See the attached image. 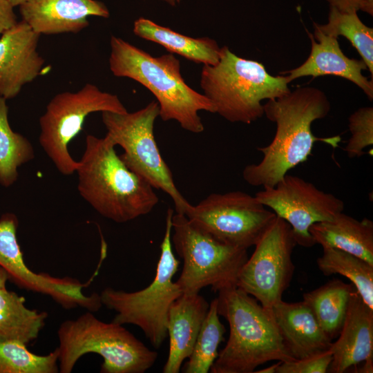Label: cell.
<instances>
[{
  "label": "cell",
  "mask_w": 373,
  "mask_h": 373,
  "mask_svg": "<svg viewBox=\"0 0 373 373\" xmlns=\"http://www.w3.org/2000/svg\"><path fill=\"white\" fill-rule=\"evenodd\" d=\"M285 75L273 76L258 61L245 59L224 46L215 65H203L200 87L215 113L231 122L251 124L264 115V99H273L290 89Z\"/></svg>",
  "instance_id": "obj_5"
},
{
  "label": "cell",
  "mask_w": 373,
  "mask_h": 373,
  "mask_svg": "<svg viewBox=\"0 0 373 373\" xmlns=\"http://www.w3.org/2000/svg\"><path fill=\"white\" fill-rule=\"evenodd\" d=\"M332 361L329 350L305 358L281 361L276 373H325Z\"/></svg>",
  "instance_id": "obj_30"
},
{
  "label": "cell",
  "mask_w": 373,
  "mask_h": 373,
  "mask_svg": "<svg viewBox=\"0 0 373 373\" xmlns=\"http://www.w3.org/2000/svg\"><path fill=\"white\" fill-rule=\"evenodd\" d=\"M8 280V278L6 272L0 267V287H6Z\"/></svg>",
  "instance_id": "obj_34"
},
{
  "label": "cell",
  "mask_w": 373,
  "mask_h": 373,
  "mask_svg": "<svg viewBox=\"0 0 373 373\" xmlns=\"http://www.w3.org/2000/svg\"><path fill=\"white\" fill-rule=\"evenodd\" d=\"M134 34L145 40L156 43L170 53L203 65H215L220 58V48L208 37H191L140 17L133 23Z\"/></svg>",
  "instance_id": "obj_21"
},
{
  "label": "cell",
  "mask_w": 373,
  "mask_h": 373,
  "mask_svg": "<svg viewBox=\"0 0 373 373\" xmlns=\"http://www.w3.org/2000/svg\"><path fill=\"white\" fill-rule=\"evenodd\" d=\"M6 100L0 96V184L8 187L17 181L18 168L35 157V151L26 137L11 128Z\"/></svg>",
  "instance_id": "obj_25"
},
{
  "label": "cell",
  "mask_w": 373,
  "mask_h": 373,
  "mask_svg": "<svg viewBox=\"0 0 373 373\" xmlns=\"http://www.w3.org/2000/svg\"><path fill=\"white\" fill-rule=\"evenodd\" d=\"M195 227L222 242L247 249L259 240L276 215L240 191L211 193L184 213Z\"/></svg>",
  "instance_id": "obj_11"
},
{
  "label": "cell",
  "mask_w": 373,
  "mask_h": 373,
  "mask_svg": "<svg viewBox=\"0 0 373 373\" xmlns=\"http://www.w3.org/2000/svg\"><path fill=\"white\" fill-rule=\"evenodd\" d=\"M174 212L171 208L167 210L160 256L155 276L150 285L131 292L106 287L99 294L102 305L116 312L113 322L139 327L155 349L161 347L168 336L169 308L182 294L178 283L173 280L180 263L175 257L171 242Z\"/></svg>",
  "instance_id": "obj_7"
},
{
  "label": "cell",
  "mask_w": 373,
  "mask_h": 373,
  "mask_svg": "<svg viewBox=\"0 0 373 373\" xmlns=\"http://www.w3.org/2000/svg\"><path fill=\"white\" fill-rule=\"evenodd\" d=\"M296 245L290 225L276 216L240 269L236 287L270 311L282 300L292 278L291 254Z\"/></svg>",
  "instance_id": "obj_12"
},
{
  "label": "cell",
  "mask_w": 373,
  "mask_h": 373,
  "mask_svg": "<svg viewBox=\"0 0 373 373\" xmlns=\"http://www.w3.org/2000/svg\"><path fill=\"white\" fill-rule=\"evenodd\" d=\"M164 1L171 6H175L180 3L182 0H160Z\"/></svg>",
  "instance_id": "obj_36"
},
{
  "label": "cell",
  "mask_w": 373,
  "mask_h": 373,
  "mask_svg": "<svg viewBox=\"0 0 373 373\" xmlns=\"http://www.w3.org/2000/svg\"><path fill=\"white\" fill-rule=\"evenodd\" d=\"M58 350L38 355L16 341L0 342V373H57Z\"/></svg>",
  "instance_id": "obj_28"
},
{
  "label": "cell",
  "mask_w": 373,
  "mask_h": 373,
  "mask_svg": "<svg viewBox=\"0 0 373 373\" xmlns=\"http://www.w3.org/2000/svg\"><path fill=\"white\" fill-rule=\"evenodd\" d=\"M309 231L316 244L353 254L373 265V222L358 220L343 211L332 220L316 222Z\"/></svg>",
  "instance_id": "obj_20"
},
{
  "label": "cell",
  "mask_w": 373,
  "mask_h": 373,
  "mask_svg": "<svg viewBox=\"0 0 373 373\" xmlns=\"http://www.w3.org/2000/svg\"><path fill=\"white\" fill-rule=\"evenodd\" d=\"M313 26L325 35L345 37L361 55L373 80V29L362 22L357 12H341L329 7L327 22Z\"/></svg>",
  "instance_id": "obj_26"
},
{
  "label": "cell",
  "mask_w": 373,
  "mask_h": 373,
  "mask_svg": "<svg viewBox=\"0 0 373 373\" xmlns=\"http://www.w3.org/2000/svg\"><path fill=\"white\" fill-rule=\"evenodd\" d=\"M14 8L7 0H0V35L17 23Z\"/></svg>",
  "instance_id": "obj_32"
},
{
  "label": "cell",
  "mask_w": 373,
  "mask_h": 373,
  "mask_svg": "<svg viewBox=\"0 0 373 373\" xmlns=\"http://www.w3.org/2000/svg\"><path fill=\"white\" fill-rule=\"evenodd\" d=\"M329 7L341 12H358L361 10L372 16L373 0H327Z\"/></svg>",
  "instance_id": "obj_31"
},
{
  "label": "cell",
  "mask_w": 373,
  "mask_h": 373,
  "mask_svg": "<svg viewBox=\"0 0 373 373\" xmlns=\"http://www.w3.org/2000/svg\"><path fill=\"white\" fill-rule=\"evenodd\" d=\"M314 26V34L307 31L311 40V51L307 59L298 67L281 73L288 82L296 79L312 76L317 77L334 75L350 81L367 95L373 99V80L362 73L367 69L364 61L347 57L342 51L338 38L323 33Z\"/></svg>",
  "instance_id": "obj_17"
},
{
  "label": "cell",
  "mask_w": 373,
  "mask_h": 373,
  "mask_svg": "<svg viewBox=\"0 0 373 373\" xmlns=\"http://www.w3.org/2000/svg\"><path fill=\"white\" fill-rule=\"evenodd\" d=\"M270 312L287 351L295 360L329 350L332 340L305 301L287 303L281 300Z\"/></svg>",
  "instance_id": "obj_18"
},
{
  "label": "cell",
  "mask_w": 373,
  "mask_h": 373,
  "mask_svg": "<svg viewBox=\"0 0 373 373\" xmlns=\"http://www.w3.org/2000/svg\"><path fill=\"white\" fill-rule=\"evenodd\" d=\"M9 1L14 7L20 6L28 0H7Z\"/></svg>",
  "instance_id": "obj_35"
},
{
  "label": "cell",
  "mask_w": 373,
  "mask_h": 373,
  "mask_svg": "<svg viewBox=\"0 0 373 373\" xmlns=\"http://www.w3.org/2000/svg\"><path fill=\"white\" fill-rule=\"evenodd\" d=\"M160 115L157 101L145 107L124 113L102 112V120L126 166L149 183L166 193L173 200L175 212L184 214L191 204L178 189L173 174L163 159L154 135V124Z\"/></svg>",
  "instance_id": "obj_9"
},
{
  "label": "cell",
  "mask_w": 373,
  "mask_h": 373,
  "mask_svg": "<svg viewBox=\"0 0 373 373\" xmlns=\"http://www.w3.org/2000/svg\"><path fill=\"white\" fill-rule=\"evenodd\" d=\"M263 109L267 119L276 124V133L269 144L258 148L262 160L242 170V178L249 184L275 186L290 169L308 158L317 141L338 146L339 136L321 138L312 131L313 122L325 117L331 110L330 102L321 90L298 87L267 100Z\"/></svg>",
  "instance_id": "obj_1"
},
{
  "label": "cell",
  "mask_w": 373,
  "mask_h": 373,
  "mask_svg": "<svg viewBox=\"0 0 373 373\" xmlns=\"http://www.w3.org/2000/svg\"><path fill=\"white\" fill-rule=\"evenodd\" d=\"M25 303L23 296L0 287V342L16 341L27 345L38 338L48 313Z\"/></svg>",
  "instance_id": "obj_22"
},
{
  "label": "cell",
  "mask_w": 373,
  "mask_h": 373,
  "mask_svg": "<svg viewBox=\"0 0 373 373\" xmlns=\"http://www.w3.org/2000/svg\"><path fill=\"white\" fill-rule=\"evenodd\" d=\"M110 45L109 68L114 76L133 79L151 91L163 121L175 120L193 133L204 131L199 112L215 113V107L204 94L185 82L178 59L172 53L152 56L113 35Z\"/></svg>",
  "instance_id": "obj_3"
},
{
  "label": "cell",
  "mask_w": 373,
  "mask_h": 373,
  "mask_svg": "<svg viewBox=\"0 0 373 373\" xmlns=\"http://www.w3.org/2000/svg\"><path fill=\"white\" fill-rule=\"evenodd\" d=\"M59 372L70 373L84 355H99L102 373H144L157 358L122 325L105 323L88 311L63 321L58 329Z\"/></svg>",
  "instance_id": "obj_6"
},
{
  "label": "cell",
  "mask_w": 373,
  "mask_h": 373,
  "mask_svg": "<svg viewBox=\"0 0 373 373\" xmlns=\"http://www.w3.org/2000/svg\"><path fill=\"white\" fill-rule=\"evenodd\" d=\"M172 231V242L183 261L176 281L182 294H198L208 286L215 292L236 286L239 271L248 259L247 249L220 242L182 213L174 212Z\"/></svg>",
  "instance_id": "obj_8"
},
{
  "label": "cell",
  "mask_w": 373,
  "mask_h": 373,
  "mask_svg": "<svg viewBox=\"0 0 373 373\" xmlns=\"http://www.w3.org/2000/svg\"><path fill=\"white\" fill-rule=\"evenodd\" d=\"M218 312V299L212 300L193 349L182 372L184 373H207L218 356V348L224 341L225 328Z\"/></svg>",
  "instance_id": "obj_27"
},
{
  "label": "cell",
  "mask_w": 373,
  "mask_h": 373,
  "mask_svg": "<svg viewBox=\"0 0 373 373\" xmlns=\"http://www.w3.org/2000/svg\"><path fill=\"white\" fill-rule=\"evenodd\" d=\"M218 293V312L229 323V336L210 372L251 373L268 361L295 360L287 351L270 311L236 286Z\"/></svg>",
  "instance_id": "obj_4"
},
{
  "label": "cell",
  "mask_w": 373,
  "mask_h": 373,
  "mask_svg": "<svg viewBox=\"0 0 373 373\" xmlns=\"http://www.w3.org/2000/svg\"><path fill=\"white\" fill-rule=\"evenodd\" d=\"M255 197L290 225L296 245L305 247L316 245L310 226L332 220L345 207L343 201L334 195L288 174L275 186L263 187Z\"/></svg>",
  "instance_id": "obj_13"
},
{
  "label": "cell",
  "mask_w": 373,
  "mask_h": 373,
  "mask_svg": "<svg viewBox=\"0 0 373 373\" xmlns=\"http://www.w3.org/2000/svg\"><path fill=\"white\" fill-rule=\"evenodd\" d=\"M209 307L198 294H182L171 305L167 334L169 349L164 373H178L183 361L191 355L202 324Z\"/></svg>",
  "instance_id": "obj_19"
},
{
  "label": "cell",
  "mask_w": 373,
  "mask_h": 373,
  "mask_svg": "<svg viewBox=\"0 0 373 373\" xmlns=\"http://www.w3.org/2000/svg\"><path fill=\"white\" fill-rule=\"evenodd\" d=\"M40 36L23 20L1 35V97L15 98L41 73L45 61L37 50Z\"/></svg>",
  "instance_id": "obj_14"
},
{
  "label": "cell",
  "mask_w": 373,
  "mask_h": 373,
  "mask_svg": "<svg viewBox=\"0 0 373 373\" xmlns=\"http://www.w3.org/2000/svg\"><path fill=\"white\" fill-rule=\"evenodd\" d=\"M338 338L329 348L332 361L327 372L343 373L365 362L361 372L373 371V309L355 289Z\"/></svg>",
  "instance_id": "obj_15"
},
{
  "label": "cell",
  "mask_w": 373,
  "mask_h": 373,
  "mask_svg": "<svg viewBox=\"0 0 373 373\" xmlns=\"http://www.w3.org/2000/svg\"><path fill=\"white\" fill-rule=\"evenodd\" d=\"M354 285L338 279L329 280L318 288L303 294L320 326L332 341L342 329Z\"/></svg>",
  "instance_id": "obj_23"
},
{
  "label": "cell",
  "mask_w": 373,
  "mask_h": 373,
  "mask_svg": "<svg viewBox=\"0 0 373 373\" xmlns=\"http://www.w3.org/2000/svg\"><path fill=\"white\" fill-rule=\"evenodd\" d=\"M127 112L117 95L102 91L96 85L86 84L75 92L55 95L40 117L39 142L58 171L72 175L77 169L68 151V144L81 132L86 117L93 113Z\"/></svg>",
  "instance_id": "obj_10"
},
{
  "label": "cell",
  "mask_w": 373,
  "mask_h": 373,
  "mask_svg": "<svg viewBox=\"0 0 373 373\" xmlns=\"http://www.w3.org/2000/svg\"><path fill=\"white\" fill-rule=\"evenodd\" d=\"M77 161V189L99 215L117 223L149 213L159 198L154 188L130 170L109 135H88Z\"/></svg>",
  "instance_id": "obj_2"
},
{
  "label": "cell",
  "mask_w": 373,
  "mask_h": 373,
  "mask_svg": "<svg viewBox=\"0 0 373 373\" xmlns=\"http://www.w3.org/2000/svg\"><path fill=\"white\" fill-rule=\"evenodd\" d=\"M322 256L317 259L321 271L325 276L338 274L348 278L363 301L373 309V265L344 251L323 247Z\"/></svg>",
  "instance_id": "obj_24"
},
{
  "label": "cell",
  "mask_w": 373,
  "mask_h": 373,
  "mask_svg": "<svg viewBox=\"0 0 373 373\" xmlns=\"http://www.w3.org/2000/svg\"><path fill=\"white\" fill-rule=\"evenodd\" d=\"M348 126L351 137L344 151L350 158L361 157L363 149L373 144V108H358L350 115Z\"/></svg>",
  "instance_id": "obj_29"
},
{
  "label": "cell",
  "mask_w": 373,
  "mask_h": 373,
  "mask_svg": "<svg viewBox=\"0 0 373 373\" xmlns=\"http://www.w3.org/2000/svg\"><path fill=\"white\" fill-rule=\"evenodd\" d=\"M281 361H278L277 363L274 364L271 366L265 367L264 369L260 370L258 371H254L256 373H276V368Z\"/></svg>",
  "instance_id": "obj_33"
},
{
  "label": "cell",
  "mask_w": 373,
  "mask_h": 373,
  "mask_svg": "<svg viewBox=\"0 0 373 373\" xmlns=\"http://www.w3.org/2000/svg\"><path fill=\"white\" fill-rule=\"evenodd\" d=\"M19 12L21 20L39 35L77 33L89 26L88 17L110 16L97 0H28Z\"/></svg>",
  "instance_id": "obj_16"
}]
</instances>
